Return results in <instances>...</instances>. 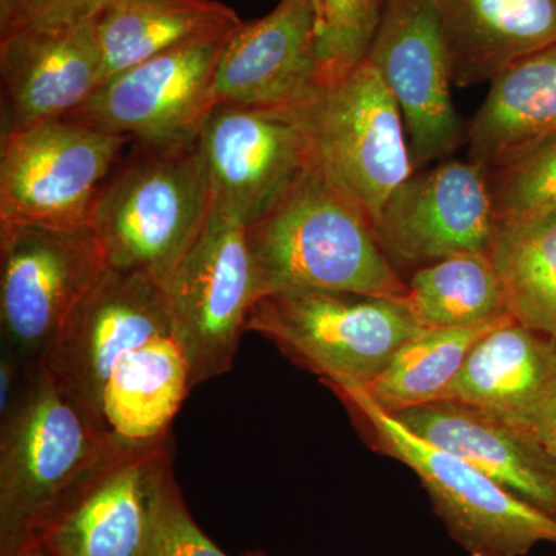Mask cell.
<instances>
[{
    "label": "cell",
    "instance_id": "6da1fadb",
    "mask_svg": "<svg viewBox=\"0 0 556 556\" xmlns=\"http://www.w3.org/2000/svg\"><path fill=\"white\" fill-rule=\"evenodd\" d=\"M42 367L115 445L170 434L192 390L166 289L109 269Z\"/></svg>",
    "mask_w": 556,
    "mask_h": 556
},
{
    "label": "cell",
    "instance_id": "7a4b0ae2",
    "mask_svg": "<svg viewBox=\"0 0 556 556\" xmlns=\"http://www.w3.org/2000/svg\"><path fill=\"white\" fill-rule=\"evenodd\" d=\"M247 237L258 299L300 289L408 298L367 215L311 164Z\"/></svg>",
    "mask_w": 556,
    "mask_h": 556
},
{
    "label": "cell",
    "instance_id": "3957f363",
    "mask_svg": "<svg viewBox=\"0 0 556 556\" xmlns=\"http://www.w3.org/2000/svg\"><path fill=\"white\" fill-rule=\"evenodd\" d=\"M211 208L199 141L170 148L135 144L102 186L90 229L110 269L141 274L164 287Z\"/></svg>",
    "mask_w": 556,
    "mask_h": 556
},
{
    "label": "cell",
    "instance_id": "277c9868",
    "mask_svg": "<svg viewBox=\"0 0 556 556\" xmlns=\"http://www.w3.org/2000/svg\"><path fill=\"white\" fill-rule=\"evenodd\" d=\"M118 445L40 365L0 419V556L35 546L53 508Z\"/></svg>",
    "mask_w": 556,
    "mask_h": 556
},
{
    "label": "cell",
    "instance_id": "5b68a950",
    "mask_svg": "<svg viewBox=\"0 0 556 556\" xmlns=\"http://www.w3.org/2000/svg\"><path fill=\"white\" fill-rule=\"evenodd\" d=\"M361 420L372 445L412 468L450 538L470 556H526L556 544V519L511 495L445 450L417 437L362 388H331Z\"/></svg>",
    "mask_w": 556,
    "mask_h": 556
},
{
    "label": "cell",
    "instance_id": "8992f818",
    "mask_svg": "<svg viewBox=\"0 0 556 556\" xmlns=\"http://www.w3.org/2000/svg\"><path fill=\"white\" fill-rule=\"evenodd\" d=\"M424 329L407 300L325 289L265 295L247 324L329 388L371 386Z\"/></svg>",
    "mask_w": 556,
    "mask_h": 556
},
{
    "label": "cell",
    "instance_id": "52a82bcc",
    "mask_svg": "<svg viewBox=\"0 0 556 556\" xmlns=\"http://www.w3.org/2000/svg\"><path fill=\"white\" fill-rule=\"evenodd\" d=\"M311 166L375 225L394 190L413 175L396 98L367 60L325 84L302 105Z\"/></svg>",
    "mask_w": 556,
    "mask_h": 556
},
{
    "label": "cell",
    "instance_id": "ba28073f",
    "mask_svg": "<svg viewBox=\"0 0 556 556\" xmlns=\"http://www.w3.org/2000/svg\"><path fill=\"white\" fill-rule=\"evenodd\" d=\"M109 269L90 228L0 225L3 350L40 367Z\"/></svg>",
    "mask_w": 556,
    "mask_h": 556
},
{
    "label": "cell",
    "instance_id": "9c48e42d",
    "mask_svg": "<svg viewBox=\"0 0 556 556\" xmlns=\"http://www.w3.org/2000/svg\"><path fill=\"white\" fill-rule=\"evenodd\" d=\"M130 144L72 118L2 135L0 225L89 229L102 186Z\"/></svg>",
    "mask_w": 556,
    "mask_h": 556
},
{
    "label": "cell",
    "instance_id": "30bf717a",
    "mask_svg": "<svg viewBox=\"0 0 556 556\" xmlns=\"http://www.w3.org/2000/svg\"><path fill=\"white\" fill-rule=\"evenodd\" d=\"M172 477V433L118 445L53 508L35 546L47 556H148L156 506Z\"/></svg>",
    "mask_w": 556,
    "mask_h": 556
},
{
    "label": "cell",
    "instance_id": "8fae6325",
    "mask_svg": "<svg viewBox=\"0 0 556 556\" xmlns=\"http://www.w3.org/2000/svg\"><path fill=\"white\" fill-rule=\"evenodd\" d=\"M164 289L192 388L228 372L258 300L247 226L212 203L206 225Z\"/></svg>",
    "mask_w": 556,
    "mask_h": 556
},
{
    "label": "cell",
    "instance_id": "7c38bea8",
    "mask_svg": "<svg viewBox=\"0 0 556 556\" xmlns=\"http://www.w3.org/2000/svg\"><path fill=\"white\" fill-rule=\"evenodd\" d=\"M300 108L219 102L204 121L199 146L212 203L247 228L265 217L308 167V134Z\"/></svg>",
    "mask_w": 556,
    "mask_h": 556
},
{
    "label": "cell",
    "instance_id": "4fadbf2b",
    "mask_svg": "<svg viewBox=\"0 0 556 556\" xmlns=\"http://www.w3.org/2000/svg\"><path fill=\"white\" fill-rule=\"evenodd\" d=\"M228 38L167 51L124 70L67 118L144 148L192 144L217 104L215 72Z\"/></svg>",
    "mask_w": 556,
    "mask_h": 556
},
{
    "label": "cell",
    "instance_id": "5bb4252c",
    "mask_svg": "<svg viewBox=\"0 0 556 556\" xmlns=\"http://www.w3.org/2000/svg\"><path fill=\"white\" fill-rule=\"evenodd\" d=\"M367 61L396 98L413 163L426 164L459 148L464 130L452 101L437 0H386Z\"/></svg>",
    "mask_w": 556,
    "mask_h": 556
},
{
    "label": "cell",
    "instance_id": "9a60e30c",
    "mask_svg": "<svg viewBox=\"0 0 556 556\" xmlns=\"http://www.w3.org/2000/svg\"><path fill=\"white\" fill-rule=\"evenodd\" d=\"M372 229L390 262L401 266L420 269L455 255H489L496 218L485 170L468 160L412 175Z\"/></svg>",
    "mask_w": 556,
    "mask_h": 556
},
{
    "label": "cell",
    "instance_id": "2e32d148",
    "mask_svg": "<svg viewBox=\"0 0 556 556\" xmlns=\"http://www.w3.org/2000/svg\"><path fill=\"white\" fill-rule=\"evenodd\" d=\"M2 135L67 118L105 83L93 17L0 35Z\"/></svg>",
    "mask_w": 556,
    "mask_h": 556
},
{
    "label": "cell",
    "instance_id": "e0dca14e",
    "mask_svg": "<svg viewBox=\"0 0 556 556\" xmlns=\"http://www.w3.org/2000/svg\"><path fill=\"white\" fill-rule=\"evenodd\" d=\"M321 87L313 0H280L226 40L215 72V102L300 108Z\"/></svg>",
    "mask_w": 556,
    "mask_h": 556
},
{
    "label": "cell",
    "instance_id": "ac0fdd59",
    "mask_svg": "<svg viewBox=\"0 0 556 556\" xmlns=\"http://www.w3.org/2000/svg\"><path fill=\"white\" fill-rule=\"evenodd\" d=\"M430 444L556 519V456L529 431L473 405L438 401L394 415Z\"/></svg>",
    "mask_w": 556,
    "mask_h": 556
},
{
    "label": "cell",
    "instance_id": "d6986e66",
    "mask_svg": "<svg viewBox=\"0 0 556 556\" xmlns=\"http://www.w3.org/2000/svg\"><path fill=\"white\" fill-rule=\"evenodd\" d=\"M441 401L473 405L535 434L556 413V339L508 318L479 340Z\"/></svg>",
    "mask_w": 556,
    "mask_h": 556
},
{
    "label": "cell",
    "instance_id": "ffe728a7",
    "mask_svg": "<svg viewBox=\"0 0 556 556\" xmlns=\"http://www.w3.org/2000/svg\"><path fill=\"white\" fill-rule=\"evenodd\" d=\"M455 87L490 83L556 42V0H437Z\"/></svg>",
    "mask_w": 556,
    "mask_h": 556
},
{
    "label": "cell",
    "instance_id": "44dd1931",
    "mask_svg": "<svg viewBox=\"0 0 556 556\" xmlns=\"http://www.w3.org/2000/svg\"><path fill=\"white\" fill-rule=\"evenodd\" d=\"M490 86L467 130L470 161L485 174L556 135V42L508 65Z\"/></svg>",
    "mask_w": 556,
    "mask_h": 556
},
{
    "label": "cell",
    "instance_id": "7402d4cb",
    "mask_svg": "<svg viewBox=\"0 0 556 556\" xmlns=\"http://www.w3.org/2000/svg\"><path fill=\"white\" fill-rule=\"evenodd\" d=\"M93 22L105 80L167 51L228 38L243 24L219 0H102Z\"/></svg>",
    "mask_w": 556,
    "mask_h": 556
},
{
    "label": "cell",
    "instance_id": "603a6c76",
    "mask_svg": "<svg viewBox=\"0 0 556 556\" xmlns=\"http://www.w3.org/2000/svg\"><path fill=\"white\" fill-rule=\"evenodd\" d=\"M510 317L471 327L426 328L399 348L386 371L362 390L393 416L441 401L479 340Z\"/></svg>",
    "mask_w": 556,
    "mask_h": 556
},
{
    "label": "cell",
    "instance_id": "cb8c5ba5",
    "mask_svg": "<svg viewBox=\"0 0 556 556\" xmlns=\"http://www.w3.org/2000/svg\"><path fill=\"white\" fill-rule=\"evenodd\" d=\"M489 257L503 285L507 313L556 339V212L496 225Z\"/></svg>",
    "mask_w": 556,
    "mask_h": 556
},
{
    "label": "cell",
    "instance_id": "d4e9b609",
    "mask_svg": "<svg viewBox=\"0 0 556 556\" xmlns=\"http://www.w3.org/2000/svg\"><path fill=\"white\" fill-rule=\"evenodd\" d=\"M407 303L424 328L471 327L507 316L503 285L489 255L463 254L424 266Z\"/></svg>",
    "mask_w": 556,
    "mask_h": 556
},
{
    "label": "cell",
    "instance_id": "484cf974",
    "mask_svg": "<svg viewBox=\"0 0 556 556\" xmlns=\"http://www.w3.org/2000/svg\"><path fill=\"white\" fill-rule=\"evenodd\" d=\"M496 225H517L556 212V135L517 160L486 172Z\"/></svg>",
    "mask_w": 556,
    "mask_h": 556
},
{
    "label": "cell",
    "instance_id": "4316f807",
    "mask_svg": "<svg viewBox=\"0 0 556 556\" xmlns=\"http://www.w3.org/2000/svg\"><path fill=\"white\" fill-rule=\"evenodd\" d=\"M321 86L367 60L386 0H313Z\"/></svg>",
    "mask_w": 556,
    "mask_h": 556
},
{
    "label": "cell",
    "instance_id": "83f0119b",
    "mask_svg": "<svg viewBox=\"0 0 556 556\" xmlns=\"http://www.w3.org/2000/svg\"><path fill=\"white\" fill-rule=\"evenodd\" d=\"M148 556H229L197 525L175 477L161 493Z\"/></svg>",
    "mask_w": 556,
    "mask_h": 556
},
{
    "label": "cell",
    "instance_id": "f1b7e54d",
    "mask_svg": "<svg viewBox=\"0 0 556 556\" xmlns=\"http://www.w3.org/2000/svg\"><path fill=\"white\" fill-rule=\"evenodd\" d=\"M102 0H30L24 10L10 22L2 33L25 27L70 24L91 20L100 9Z\"/></svg>",
    "mask_w": 556,
    "mask_h": 556
},
{
    "label": "cell",
    "instance_id": "f546056e",
    "mask_svg": "<svg viewBox=\"0 0 556 556\" xmlns=\"http://www.w3.org/2000/svg\"><path fill=\"white\" fill-rule=\"evenodd\" d=\"M35 368L25 365L10 351H2V356H0V419L9 415L22 394L25 393Z\"/></svg>",
    "mask_w": 556,
    "mask_h": 556
},
{
    "label": "cell",
    "instance_id": "4dcf8cb0",
    "mask_svg": "<svg viewBox=\"0 0 556 556\" xmlns=\"http://www.w3.org/2000/svg\"><path fill=\"white\" fill-rule=\"evenodd\" d=\"M30 0H0V30L9 27L10 22L24 10Z\"/></svg>",
    "mask_w": 556,
    "mask_h": 556
},
{
    "label": "cell",
    "instance_id": "1f68e13d",
    "mask_svg": "<svg viewBox=\"0 0 556 556\" xmlns=\"http://www.w3.org/2000/svg\"><path fill=\"white\" fill-rule=\"evenodd\" d=\"M535 437L556 456V413L536 431Z\"/></svg>",
    "mask_w": 556,
    "mask_h": 556
},
{
    "label": "cell",
    "instance_id": "d6a6232c",
    "mask_svg": "<svg viewBox=\"0 0 556 556\" xmlns=\"http://www.w3.org/2000/svg\"><path fill=\"white\" fill-rule=\"evenodd\" d=\"M16 556H47V555L43 554V552L40 551V548L38 546H33V547L27 548V551L22 552V554L16 555Z\"/></svg>",
    "mask_w": 556,
    "mask_h": 556
},
{
    "label": "cell",
    "instance_id": "836d02e7",
    "mask_svg": "<svg viewBox=\"0 0 556 556\" xmlns=\"http://www.w3.org/2000/svg\"><path fill=\"white\" fill-rule=\"evenodd\" d=\"M243 556H270V555L265 554V552L252 551V552H247V554H244Z\"/></svg>",
    "mask_w": 556,
    "mask_h": 556
}]
</instances>
